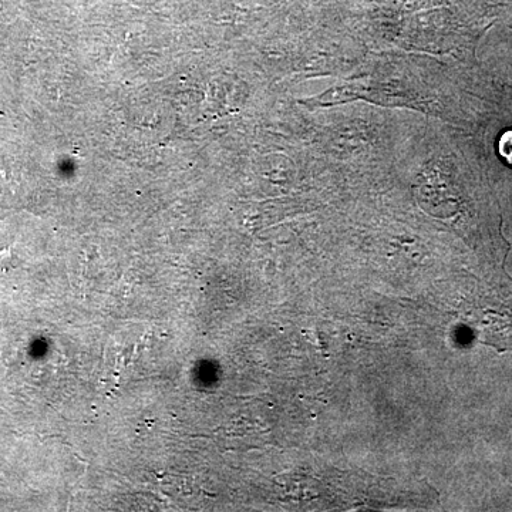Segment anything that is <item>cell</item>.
Masks as SVG:
<instances>
[{
	"label": "cell",
	"mask_w": 512,
	"mask_h": 512,
	"mask_svg": "<svg viewBox=\"0 0 512 512\" xmlns=\"http://www.w3.org/2000/svg\"><path fill=\"white\" fill-rule=\"evenodd\" d=\"M9 261H10V249H5V251H0V269L5 268V266L9 264Z\"/></svg>",
	"instance_id": "obj_2"
},
{
	"label": "cell",
	"mask_w": 512,
	"mask_h": 512,
	"mask_svg": "<svg viewBox=\"0 0 512 512\" xmlns=\"http://www.w3.org/2000/svg\"><path fill=\"white\" fill-rule=\"evenodd\" d=\"M498 148H500L501 156H503L508 163L512 164V131H507V133L501 137Z\"/></svg>",
	"instance_id": "obj_1"
}]
</instances>
